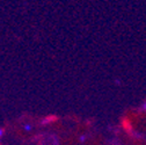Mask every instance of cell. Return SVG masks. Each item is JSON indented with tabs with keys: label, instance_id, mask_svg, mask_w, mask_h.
<instances>
[{
	"label": "cell",
	"instance_id": "1",
	"mask_svg": "<svg viewBox=\"0 0 146 145\" xmlns=\"http://www.w3.org/2000/svg\"><path fill=\"white\" fill-rule=\"evenodd\" d=\"M56 120H57L56 116H49V117H45V118L43 120V123H44V124H45V123H51V122L56 121Z\"/></svg>",
	"mask_w": 146,
	"mask_h": 145
},
{
	"label": "cell",
	"instance_id": "2",
	"mask_svg": "<svg viewBox=\"0 0 146 145\" xmlns=\"http://www.w3.org/2000/svg\"><path fill=\"white\" fill-rule=\"evenodd\" d=\"M25 128H26V130H30V128H31V126H30V125H26Z\"/></svg>",
	"mask_w": 146,
	"mask_h": 145
},
{
	"label": "cell",
	"instance_id": "3",
	"mask_svg": "<svg viewBox=\"0 0 146 145\" xmlns=\"http://www.w3.org/2000/svg\"><path fill=\"white\" fill-rule=\"evenodd\" d=\"M3 135H4V130H3V129H0V137H1Z\"/></svg>",
	"mask_w": 146,
	"mask_h": 145
},
{
	"label": "cell",
	"instance_id": "4",
	"mask_svg": "<svg viewBox=\"0 0 146 145\" xmlns=\"http://www.w3.org/2000/svg\"><path fill=\"white\" fill-rule=\"evenodd\" d=\"M0 145H1V144H0Z\"/></svg>",
	"mask_w": 146,
	"mask_h": 145
}]
</instances>
